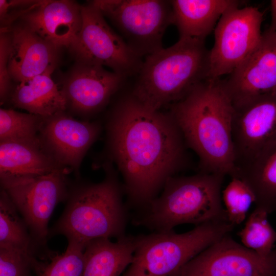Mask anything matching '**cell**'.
<instances>
[{
	"instance_id": "1",
	"label": "cell",
	"mask_w": 276,
	"mask_h": 276,
	"mask_svg": "<svg viewBox=\"0 0 276 276\" xmlns=\"http://www.w3.org/2000/svg\"><path fill=\"white\" fill-rule=\"evenodd\" d=\"M107 131L130 201L146 207L185 163L186 143L178 125L170 112L152 109L130 95L114 108Z\"/></svg>"
},
{
	"instance_id": "2",
	"label": "cell",
	"mask_w": 276,
	"mask_h": 276,
	"mask_svg": "<svg viewBox=\"0 0 276 276\" xmlns=\"http://www.w3.org/2000/svg\"><path fill=\"white\" fill-rule=\"evenodd\" d=\"M186 144L197 154L202 172L233 176L234 107L221 79H208L172 104L170 112Z\"/></svg>"
},
{
	"instance_id": "3",
	"label": "cell",
	"mask_w": 276,
	"mask_h": 276,
	"mask_svg": "<svg viewBox=\"0 0 276 276\" xmlns=\"http://www.w3.org/2000/svg\"><path fill=\"white\" fill-rule=\"evenodd\" d=\"M209 54L204 41L179 39L145 57L131 95L156 110L173 104L209 79Z\"/></svg>"
},
{
	"instance_id": "4",
	"label": "cell",
	"mask_w": 276,
	"mask_h": 276,
	"mask_svg": "<svg viewBox=\"0 0 276 276\" xmlns=\"http://www.w3.org/2000/svg\"><path fill=\"white\" fill-rule=\"evenodd\" d=\"M224 177L201 172L192 176L169 178L161 195L145 207L136 223L156 232H166L183 224L198 225L228 221L222 205Z\"/></svg>"
},
{
	"instance_id": "5",
	"label": "cell",
	"mask_w": 276,
	"mask_h": 276,
	"mask_svg": "<svg viewBox=\"0 0 276 276\" xmlns=\"http://www.w3.org/2000/svg\"><path fill=\"white\" fill-rule=\"evenodd\" d=\"M107 166L101 182L71 187L65 208L50 234L84 247L94 239L124 236L126 212L119 185Z\"/></svg>"
},
{
	"instance_id": "6",
	"label": "cell",
	"mask_w": 276,
	"mask_h": 276,
	"mask_svg": "<svg viewBox=\"0 0 276 276\" xmlns=\"http://www.w3.org/2000/svg\"><path fill=\"white\" fill-rule=\"evenodd\" d=\"M235 225L215 221L177 234L173 230L135 237L133 260L121 276H170L190 260L229 235Z\"/></svg>"
},
{
	"instance_id": "7",
	"label": "cell",
	"mask_w": 276,
	"mask_h": 276,
	"mask_svg": "<svg viewBox=\"0 0 276 276\" xmlns=\"http://www.w3.org/2000/svg\"><path fill=\"white\" fill-rule=\"evenodd\" d=\"M92 2L110 19L127 44L143 57L163 48L167 28L173 24L170 1L99 0Z\"/></svg>"
},
{
	"instance_id": "8",
	"label": "cell",
	"mask_w": 276,
	"mask_h": 276,
	"mask_svg": "<svg viewBox=\"0 0 276 276\" xmlns=\"http://www.w3.org/2000/svg\"><path fill=\"white\" fill-rule=\"evenodd\" d=\"M61 170L33 176L0 178L1 189L8 195L26 222L36 244L45 245L50 218L59 202L67 200L71 187Z\"/></svg>"
},
{
	"instance_id": "9",
	"label": "cell",
	"mask_w": 276,
	"mask_h": 276,
	"mask_svg": "<svg viewBox=\"0 0 276 276\" xmlns=\"http://www.w3.org/2000/svg\"><path fill=\"white\" fill-rule=\"evenodd\" d=\"M81 8V28L69 47L78 62L107 66L125 78L138 74L142 57L111 29L92 1Z\"/></svg>"
},
{
	"instance_id": "10",
	"label": "cell",
	"mask_w": 276,
	"mask_h": 276,
	"mask_svg": "<svg viewBox=\"0 0 276 276\" xmlns=\"http://www.w3.org/2000/svg\"><path fill=\"white\" fill-rule=\"evenodd\" d=\"M263 14L253 6L227 10L214 29L209 54V79H220L236 69L257 47L262 37Z\"/></svg>"
},
{
	"instance_id": "11",
	"label": "cell",
	"mask_w": 276,
	"mask_h": 276,
	"mask_svg": "<svg viewBox=\"0 0 276 276\" xmlns=\"http://www.w3.org/2000/svg\"><path fill=\"white\" fill-rule=\"evenodd\" d=\"M170 276H276V248L261 256L227 235Z\"/></svg>"
},
{
	"instance_id": "12",
	"label": "cell",
	"mask_w": 276,
	"mask_h": 276,
	"mask_svg": "<svg viewBox=\"0 0 276 276\" xmlns=\"http://www.w3.org/2000/svg\"><path fill=\"white\" fill-rule=\"evenodd\" d=\"M232 134L235 170L276 143V94L234 107Z\"/></svg>"
},
{
	"instance_id": "13",
	"label": "cell",
	"mask_w": 276,
	"mask_h": 276,
	"mask_svg": "<svg viewBox=\"0 0 276 276\" xmlns=\"http://www.w3.org/2000/svg\"><path fill=\"white\" fill-rule=\"evenodd\" d=\"M221 82L234 107L276 94V32L262 33L255 50Z\"/></svg>"
},
{
	"instance_id": "14",
	"label": "cell",
	"mask_w": 276,
	"mask_h": 276,
	"mask_svg": "<svg viewBox=\"0 0 276 276\" xmlns=\"http://www.w3.org/2000/svg\"><path fill=\"white\" fill-rule=\"evenodd\" d=\"M101 130L98 122L78 120L61 111L44 117L39 137L42 148L53 158L78 173L85 155Z\"/></svg>"
},
{
	"instance_id": "15",
	"label": "cell",
	"mask_w": 276,
	"mask_h": 276,
	"mask_svg": "<svg viewBox=\"0 0 276 276\" xmlns=\"http://www.w3.org/2000/svg\"><path fill=\"white\" fill-rule=\"evenodd\" d=\"M124 78L102 66L78 63L61 89L67 107L75 113L86 116L104 107Z\"/></svg>"
},
{
	"instance_id": "16",
	"label": "cell",
	"mask_w": 276,
	"mask_h": 276,
	"mask_svg": "<svg viewBox=\"0 0 276 276\" xmlns=\"http://www.w3.org/2000/svg\"><path fill=\"white\" fill-rule=\"evenodd\" d=\"M22 24L58 50L69 48L82 23L81 6L71 1H41L20 16Z\"/></svg>"
},
{
	"instance_id": "17",
	"label": "cell",
	"mask_w": 276,
	"mask_h": 276,
	"mask_svg": "<svg viewBox=\"0 0 276 276\" xmlns=\"http://www.w3.org/2000/svg\"><path fill=\"white\" fill-rule=\"evenodd\" d=\"M8 61L10 77L20 82L55 67L58 49L24 24L10 34Z\"/></svg>"
},
{
	"instance_id": "18",
	"label": "cell",
	"mask_w": 276,
	"mask_h": 276,
	"mask_svg": "<svg viewBox=\"0 0 276 276\" xmlns=\"http://www.w3.org/2000/svg\"><path fill=\"white\" fill-rule=\"evenodd\" d=\"M173 25L177 27L179 39L204 41L214 30L221 16L228 9L238 7L234 0L170 1Z\"/></svg>"
},
{
	"instance_id": "19",
	"label": "cell",
	"mask_w": 276,
	"mask_h": 276,
	"mask_svg": "<svg viewBox=\"0 0 276 276\" xmlns=\"http://www.w3.org/2000/svg\"><path fill=\"white\" fill-rule=\"evenodd\" d=\"M54 67L18 82L10 96L13 105L42 117L64 111L67 108V100L51 77Z\"/></svg>"
},
{
	"instance_id": "20",
	"label": "cell",
	"mask_w": 276,
	"mask_h": 276,
	"mask_svg": "<svg viewBox=\"0 0 276 276\" xmlns=\"http://www.w3.org/2000/svg\"><path fill=\"white\" fill-rule=\"evenodd\" d=\"M68 170L41 146L17 142H0V178L38 176Z\"/></svg>"
},
{
	"instance_id": "21",
	"label": "cell",
	"mask_w": 276,
	"mask_h": 276,
	"mask_svg": "<svg viewBox=\"0 0 276 276\" xmlns=\"http://www.w3.org/2000/svg\"><path fill=\"white\" fill-rule=\"evenodd\" d=\"M135 237L123 236L113 242L108 238L89 242L84 250L83 276H121L131 263Z\"/></svg>"
},
{
	"instance_id": "22",
	"label": "cell",
	"mask_w": 276,
	"mask_h": 276,
	"mask_svg": "<svg viewBox=\"0 0 276 276\" xmlns=\"http://www.w3.org/2000/svg\"><path fill=\"white\" fill-rule=\"evenodd\" d=\"M232 177L242 179L250 188L256 208L268 214L276 213V143L237 168Z\"/></svg>"
},
{
	"instance_id": "23",
	"label": "cell",
	"mask_w": 276,
	"mask_h": 276,
	"mask_svg": "<svg viewBox=\"0 0 276 276\" xmlns=\"http://www.w3.org/2000/svg\"><path fill=\"white\" fill-rule=\"evenodd\" d=\"M7 193H0V248L35 257L34 242L29 228Z\"/></svg>"
},
{
	"instance_id": "24",
	"label": "cell",
	"mask_w": 276,
	"mask_h": 276,
	"mask_svg": "<svg viewBox=\"0 0 276 276\" xmlns=\"http://www.w3.org/2000/svg\"><path fill=\"white\" fill-rule=\"evenodd\" d=\"M43 118L30 113L1 108L0 142H17L41 146L39 133Z\"/></svg>"
},
{
	"instance_id": "25",
	"label": "cell",
	"mask_w": 276,
	"mask_h": 276,
	"mask_svg": "<svg viewBox=\"0 0 276 276\" xmlns=\"http://www.w3.org/2000/svg\"><path fill=\"white\" fill-rule=\"evenodd\" d=\"M268 215L256 208L237 234L243 245L263 256L271 253L276 243V231L268 221Z\"/></svg>"
},
{
	"instance_id": "26",
	"label": "cell",
	"mask_w": 276,
	"mask_h": 276,
	"mask_svg": "<svg viewBox=\"0 0 276 276\" xmlns=\"http://www.w3.org/2000/svg\"><path fill=\"white\" fill-rule=\"evenodd\" d=\"M222 200L228 221L235 225L244 221L251 204L255 203L256 197L252 190L244 181L237 177H232L222 191Z\"/></svg>"
},
{
	"instance_id": "27",
	"label": "cell",
	"mask_w": 276,
	"mask_h": 276,
	"mask_svg": "<svg viewBox=\"0 0 276 276\" xmlns=\"http://www.w3.org/2000/svg\"><path fill=\"white\" fill-rule=\"evenodd\" d=\"M85 247L68 242L65 251L52 258L37 276H83Z\"/></svg>"
},
{
	"instance_id": "28",
	"label": "cell",
	"mask_w": 276,
	"mask_h": 276,
	"mask_svg": "<svg viewBox=\"0 0 276 276\" xmlns=\"http://www.w3.org/2000/svg\"><path fill=\"white\" fill-rule=\"evenodd\" d=\"M46 265L35 257L0 248V276H33V272L37 276Z\"/></svg>"
},
{
	"instance_id": "29",
	"label": "cell",
	"mask_w": 276,
	"mask_h": 276,
	"mask_svg": "<svg viewBox=\"0 0 276 276\" xmlns=\"http://www.w3.org/2000/svg\"><path fill=\"white\" fill-rule=\"evenodd\" d=\"M11 38L7 30L1 31L0 37V97L1 103H3L9 93L8 61L10 53Z\"/></svg>"
},
{
	"instance_id": "30",
	"label": "cell",
	"mask_w": 276,
	"mask_h": 276,
	"mask_svg": "<svg viewBox=\"0 0 276 276\" xmlns=\"http://www.w3.org/2000/svg\"><path fill=\"white\" fill-rule=\"evenodd\" d=\"M271 4V21L268 30L276 32V0H272Z\"/></svg>"
}]
</instances>
